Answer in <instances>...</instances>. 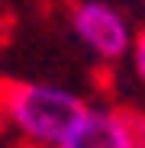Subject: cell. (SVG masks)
Wrapping results in <instances>:
<instances>
[{
    "label": "cell",
    "instance_id": "obj_4",
    "mask_svg": "<svg viewBox=\"0 0 145 148\" xmlns=\"http://www.w3.org/2000/svg\"><path fill=\"white\" fill-rule=\"evenodd\" d=\"M129 61H132V71H135V77L145 84V29H142V32H135V42H132Z\"/></svg>",
    "mask_w": 145,
    "mask_h": 148
},
{
    "label": "cell",
    "instance_id": "obj_8",
    "mask_svg": "<svg viewBox=\"0 0 145 148\" xmlns=\"http://www.w3.org/2000/svg\"><path fill=\"white\" fill-rule=\"evenodd\" d=\"M142 19H145V7H142Z\"/></svg>",
    "mask_w": 145,
    "mask_h": 148
},
{
    "label": "cell",
    "instance_id": "obj_3",
    "mask_svg": "<svg viewBox=\"0 0 145 148\" xmlns=\"http://www.w3.org/2000/svg\"><path fill=\"white\" fill-rule=\"evenodd\" d=\"M58 148H135L132 116L113 106H87Z\"/></svg>",
    "mask_w": 145,
    "mask_h": 148
},
{
    "label": "cell",
    "instance_id": "obj_7",
    "mask_svg": "<svg viewBox=\"0 0 145 148\" xmlns=\"http://www.w3.org/2000/svg\"><path fill=\"white\" fill-rule=\"evenodd\" d=\"M0 129H3V110H0Z\"/></svg>",
    "mask_w": 145,
    "mask_h": 148
},
{
    "label": "cell",
    "instance_id": "obj_6",
    "mask_svg": "<svg viewBox=\"0 0 145 148\" xmlns=\"http://www.w3.org/2000/svg\"><path fill=\"white\" fill-rule=\"evenodd\" d=\"M3 23H7V16H3V3H0V32H3Z\"/></svg>",
    "mask_w": 145,
    "mask_h": 148
},
{
    "label": "cell",
    "instance_id": "obj_2",
    "mask_svg": "<svg viewBox=\"0 0 145 148\" xmlns=\"http://www.w3.org/2000/svg\"><path fill=\"white\" fill-rule=\"evenodd\" d=\"M71 32L100 61L129 58L132 42H135L129 19L116 7H110L107 0H78L71 7Z\"/></svg>",
    "mask_w": 145,
    "mask_h": 148
},
{
    "label": "cell",
    "instance_id": "obj_5",
    "mask_svg": "<svg viewBox=\"0 0 145 148\" xmlns=\"http://www.w3.org/2000/svg\"><path fill=\"white\" fill-rule=\"evenodd\" d=\"M129 116H132V145L145 148V116H135V113H129Z\"/></svg>",
    "mask_w": 145,
    "mask_h": 148
},
{
    "label": "cell",
    "instance_id": "obj_1",
    "mask_svg": "<svg viewBox=\"0 0 145 148\" xmlns=\"http://www.w3.org/2000/svg\"><path fill=\"white\" fill-rule=\"evenodd\" d=\"M0 110L3 126H10L29 148H58L87 110V100L61 84L19 81L0 87Z\"/></svg>",
    "mask_w": 145,
    "mask_h": 148
}]
</instances>
